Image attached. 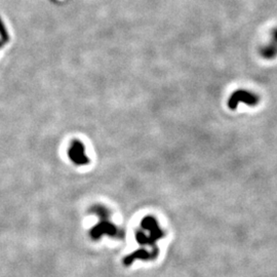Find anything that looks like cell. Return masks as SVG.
<instances>
[{"label":"cell","instance_id":"cell-8","mask_svg":"<svg viewBox=\"0 0 277 277\" xmlns=\"http://www.w3.org/2000/svg\"><path fill=\"white\" fill-rule=\"evenodd\" d=\"M3 44H4V42H3V41H0V47H1Z\"/></svg>","mask_w":277,"mask_h":277},{"label":"cell","instance_id":"cell-2","mask_svg":"<svg viewBox=\"0 0 277 277\" xmlns=\"http://www.w3.org/2000/svg\"><path fill=\"white\" fill-rule=\"evenodd\" d=\"M165 237V231L153 216H146L142 219L136 231V240L142 249L159 251L157 243Z\"/></svg>","mask_w":277,"mask_h":277},{"label":"cell","instance_id":"cell-4","mask_svg":"<svg viewBox=\"0 0 277 277\" xmlns=\"http://www.w3.org/2000/svg\"><path fill=\"white\" fill-rule=\"evenodd\" d=\"M159 255V251H151L147 249H139L132 254L127 255L123 260L122 263L124 266H131L133 265L136 261H146V262H151L157 259Z\"/></svg>","mask_w":277,"mask_h":277},{"label":"cell","instance_id":"cell-1","mask_svg":"<svg viewBox=\"0 0 277 277\" xmlns=\"http://www.w3.org/2000/svg\"><path fill=\"white\" fill-rule=\"evenodd\" d=\"M90 212L91 214L96 215L99 219L98 223L89 231V236L92 240H99L103 237V235H107L115 239L124 238V230L111 221V212L108 208L102 205H96L91 208Z\"/></svg>","mask_w":277,"mask_h":277},{"label":"cell","instance_id":"cell-5","mask_svg":"<svg viewBox=\"0 0 277 277\" xmlns=\"http://www.w3.org/2000/svg\"><path fill=\"white\" fill-rule=\"evenodd\" d=\"M69 158L77 165H86L89 163L88 157L85 155V148L83 143L76 140L72 142L69 151H68Z\"/></svg>","mask_w":277,"mask_h":277},{"label":"cell","instance_id":"cell-3","mask_svg":"<svg viewBox=\"0 0 277 277\" xmlns=\"http://www.w3.org/2000/svg\"><path fill=\"white\" fill-rule=\"evenodd\" d=\"M259 102H260V99H259V97L256 94H254V92H251L246 89H238L230 96L228 100V107L231 110H235L240 103H244L251 107H255L259 104Z\"/></svg>","mask_w":277,"mask_h":277},{"label":"cell","instance_id":"cell-6","mask_svg":"<svg viewBox=\"0 0 277 277\" xmlns=\"http://www.w3.org/2000/svg\"><path fill=\"white\" fill-rule=\"evenodd\" d=\"M260 55L265 60L277 58V28L271 33V40L260 48Z\"/></svg>","mask_w":277,"mask_h":277},{"label":"cell","instance_id":"cell-7","mask_svg":"<svg viewBox=\"0 0 277 277\" xmlns=\"http://www.w3.org/2000/svg\"><path fill=\"white\" fill-rule=\"evenodd\" d=\"M0 35H1V37H2V41H3L4 43L8 41L9 36H8V34H7L5 28H4V25H3L2 21H1V18H0Z\"/></svg>","mask_w":277,"mask_h":277}]
</instances>
